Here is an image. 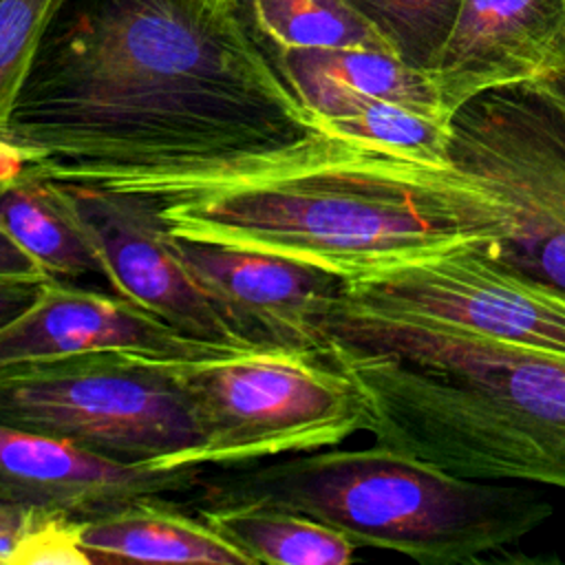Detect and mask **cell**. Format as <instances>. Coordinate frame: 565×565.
<instances>
[{
  "label": "cell",
  "instance_id": "obj_1",
  "mask_svg": "<svg viewBox=\"0 0 565 565\" xmlns=\"http://www.w3.org/2000/svg\"><path fill=\"white\" fill-rule=\"evenodd\" d=\"M320 130L232 0H64L0 141V174L161 168Z\"/></svg>",
  "mask_w": 565,
  "mask_h": 565
},
{
  "label": "cell",
  "instance_id": "obj_2",
  "mask_svg": "<svg viewBox=\"0 0 565 565\" xmlns=\"http://www.w3.org/2000/svg\"><path fill=\"white\" fill-rule=\"evenodd\" d=\"M146 199L170 234L276 254L342 280L455 247L492 256L512 221L457 166L316 130L230 159L62 174Z\"/></svg>",
  "mask_w": 565,
  "mask_h": 565
},
{
  "label": "cell",
  "instance_id": "obj_3",
  "mask_svg": "<svg viewBox=\"0 0 565 565\" xmlns=\"http://www.w3.org/2000/svg\"><path fill=\"white\" fill-rule=\"evenodd\" d=\"M318 340L377 446L470 479L565 490V353L338 302Z\"/></svg>",
  "mask_w": 565,
  "mask_h": 565
},
{
  "label": "cell",
  "instance_id": "obj_4",
  "mask_svg": "<svg viewBox=\"0 0 565 565\" xmlns=\"http://www.w3.org/2000/svg\"><path fill=\"white\" fill-rule=\"evenodd\" d=\"M199 486L203 505H278L424 565L514 563L510 547L552 516L532 488L461 477L377 444L285 455Z\"/></svg>",
  "mask_w": 565,
  "mask_h": 565
},
{
  "label": "cell",
  "instance_id": "obj_5",
  "mask_svg": "<svg viewBox=\"0 0 565 565\" xmlns=\"http://www.w3.org/2000/svg\"><path fill=\"white\" fill-rule=\"evenodd\" d=\"M159 360L201 435L192 466H249L331 448L366 428L353 382L311 353L236 349Z\"/></svg>",
  "mask_w": 565,
  "mask_h": 565
},
{
  "label": "cell",
  "instance_id": "obj_6",
  "mask_svg": "<svg viewBox=\"0 0 565 565\" xmlns=\"http://www.w3.org/2000/svg\"><path fill=\"white\" fill-rule=\"evenodd\" d=\"M0 424L128 466H192L201 444L181 391L148 353L93 351L2 366Z\"/></svg>",
  "mask_w": 565,
  "mask_h": 565
},
{
  "label": "cell",
  "instance_id": "obj_7",
  "mask_svg": "<svg viewBox=\"0 0 565 565\" xmlns=\"http://www.w3.org/2000/svg\"><path fill=\"white\" fill-rule=\"evenodd\" d=\"M450 163L508 207L490 258L565 294V113L530 82L486 90L452 115Z\"/></svg>",
  "mask_w": 565,
  "mask_h": 565
},
{
  "label": "cell",
  "instance_id": "obj_8",
  "mask_svg": "<svg viewBox=\"0 0 565 565\" xmlns=\"http://www.w3.org/2000/svg\"><path fill=\"white\" fill-rule=\"evenodd\" d=\"M333 302L565 353V294L503 267L481 247L342 280Z\"/></svg>",
  "mask_w": 565,
  "mask_h": 565
},
{
  "label": "cell",
  "instance_id": "obj_9",
  "mask_svg": "<svg viewBox=\"0 0 565 565\" xmlns=\"http://www.w3.org/2000/svg\"><path fill=\"white\" fill-rule=\"evenodd\" d=\"M53 183L93 238L104 265V280L115 294L190 338L221 347L256 349L241 342L190 278L170 245L168 230L146 199L82 181Z\"/></svg>",
  "mask_w": 565,
  "mask_h": 565
},
{
  "label": "cell",
  "instance_id": "obj_10",
  "mask_svg": "<svg viewBox=\"0 0 565 565\" xmlns=\"http://www.w3.org/2000/svg\"><path fill=\"white\" fill-rule=\"evenodd\" d=\"M170 245L241 342L316 355L318 320L342 278L276 254L179 234H170Z\"/></svg>",
  "mask_w": 565,
  "mask_h": 565
},
{
  "label": "cell",
  "instance_id": "obj_11",
  "mask_svg": "<svg viewBox=\"0 0 565 565\" xmlns=\"http://www.w3.org/2000/svg\"><path fill=\"white\" fill-rule=\"evenodd\" d=\"M201 477L199 466H128L51 435L0 424V497L68 523L141 499L190 492Z\"/></svg>",
  "mask_w": 565,
  "mask_h": 565
},
{
  "label": "cell",
  "instance_id": "obj_12",
  "mask_svg": "<svg viewBox=\"0 0 565 565\" xmlns=\"http://www.w3.org/2000/svg\"><path fill=\"white\" fill-rule=\"evenodd\" d=\"M93 351L205 358L236 349L190 338L115 291L57 276L42 280L29 307L0 327V369Z\"/></svg>",
  "mask_w": 565,
  "mask_h": 565
},
{
  "label": "cell",
  "instance_id": "obj_13",
  "mask_svg": "<svg viewBox=\"0 0 565 565\" xmlns=\"http://www.w3.org/2000/svg\"><path fill=\"white\" fill-rule=\"evenodd\" d=\"M565 42V0H461L426 71L446 115L472 97L534 82Z\"/></svg>",
  "mask_w": 565,
  "mask_h": 565
},
{
  "label": "cell",
  "instance_id": "obj_14",
  "mask_svg": "<svg viewBox=\"0 0 565 565\" xmlns=\"http://www.w3.org/2000/svg\"><path fill=\"white\" fill-rule=\"evenodd\" d=\"M75 539L88 565L121 561L249 565L247 556L203 519L174 512L161 499H141L77 523Z\"/></svg>",
  "mask_w": 565,
  "mask_h": 565
},
{
  "label": "cell",
  "instance_id": "obj_15",
  "mask_svg": "<svg viewBox=\"0 0 565 565\" xmlns=\"http://www.w3.org/2000/svg\"><path fill=\"white\" fill-rule=\"evenodd\" d=\"M269 55L307 110L340 93L444 110L428 73L386 51L300 49Z\"/></svg>",
  "mask_w": 565,
  "mask_h": 565
},
{
  "label": "cell",
  "instance_id": "obj_16",
  "mask_svg": "<svg viewBox=\"0 0 565 565\" xmlns=\"http://www.w3.org/2000/svg\"><path fill=\"white\" fill-rule=\"evenodd\" d=\"M0 223L46 274L68 280L104 278L93 238L51 179L24 168L0 174Z\"/></svg>",
  "mask_w": 565,
  "mask_h": 565
},
{
  "label": "cell",
  "instance_id": "obj_17",
  "mask_svg": "<svg viewBox=\"0 0 565 565\" xmlns=\"http://www.w3.org/2000/svg\"><path fill=\"white\" fill-rule=\"evenodd\" d=\"M199 512L249 565H347L360 547L340 530L278 505L225 503L203 505Z\"/></svg>",
  "mask_w": 565,
  "mask_h": 565
},
{
  "label": "cell",
  "instance_id": "obj_18",
  "mask_svg": "<svg viewBox=\"0 0 565 565\" xmlns=\"http://www.w3.org/2000/svg\"><path fill=\"white\" fill-rule=\"evenodd\" d=\"M316 126L388 152L450 166L452 117L439 108L375 99L362 95H335L313 117Z\"/></svg>",
  "mask_w": 565,
  "mask_h": 565
},
{
  "label": "cell",
  "instance_id": "obj_19",
  "mask_svg": "<svg viewBox=\"0 0 565 565\" xmlns=\"http://www.w3.org/2000/svg\"><path fill=\"white\" fill-rule=\"evenodd\" d=\"M232 4L267 53L300 49L393 53L388 42L347 0H232Z\"/></svg>",
  "mask_w": 565,
  "mask_h": 565
},
{
  "label": "cell",
  "instance_id": "obj_20",
  "mask_svg": "<svg viewBox=\"0 0 565 565\" xmlns=\"http://www.w3.org/2000/svg\"><path fill=\"white\" fill-rule=\"evenodd\" d=\"M388 42L393 53L428 71L448 40L461 0H347Z\"/></svg>",
  "mask_w": 565,
  "mask_h": 565
},
{
  "label": "cell",
  "instance_id": "obj_21",
  "mask_svg": "<svg viewBox=\"0 0 565 565\" xmlns=\"http://www.w3.org/2000/svg\"><path fill=\"white\" fill-rule=\"evenodd\" d=\"M77 523L49 516L0 497V565L84 563L75 539Z\"/></svg>",
  "mask_w": 565,
  "mask_h": 565
},
{
  "label": "cell",
  "instance_id": "obj_22",
  "mask_svg": "<svg viewBox=\"0 0 565 565\" xmlns=\"http://www.w3.org/2000/svg\"><path fill=\"white\" fill-rule=\"evenodd\" d=\"M64 0H0V141L40 40Z\"/></svg>",
  "mask_w": 565,
  "mask_h": 565
},
{
  "label": "cell",
  "instance_id": "obj_23",
  "mask_svg": "<svg viewBox=\"0 0 565 565\" xmlns=\"http://www.w3.org/2000/svg\"><path fill=\"white\" fill-rule=\"evenodd\" d=\"M51 274H46L40 263L26 254L15 238L0 223V278H18V280H35L42 282Z\"/></svg>",
  "mask_w": 565,
  "mask_h": 565
},
{
  "label": "cell",
  "instance_id": "obj_24",
  "mask_svg": "<svg viewBox=\"0 0 565 565\" xmlns=\"http://www.w3.org/2000/svg\"><path fill=\"white\" fill-rule=\"evenodd\" d=\"M38 285L40 282L35 280L0 278V327L29 307V302L35 298Z\"/></svg>",
  "mask_w": 565,
  "mask_h": 565
},
{
  "label": "cell",
  "instance_id": "obj_25",
  "mask_svg": "<svg viewBox=\"0 0 565 565\" xmlns=\"http://www.w3.org/2000/svg\"><path fill=\"white\" fill-rule=\"evenodd\" d=\"M565 113V42L554 51L547 68L530 82Z\"/></svg>",
  "mask_w": 565,
  "mask_h": 565
}]
</instances>
